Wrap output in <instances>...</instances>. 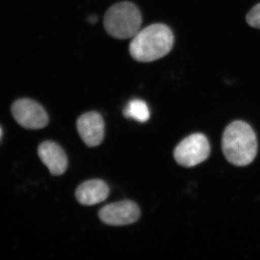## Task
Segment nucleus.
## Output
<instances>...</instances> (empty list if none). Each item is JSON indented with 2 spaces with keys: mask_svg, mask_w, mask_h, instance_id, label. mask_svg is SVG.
Wrapping results in <instances>:
<instances>
[{
  "mask_svg": "<svg viewBox=\"0 0 260 260\" xmlns=\"http://www.w3.org/2000/svg\"><path fill=\"white\" fill-rule=\"evenodd\" d=\"M174 37L167 25L155 23L140 30L130 42V55L140 62H150L167 56L174 46Z\"/></svg>",
  "mask_w": 260,
  "mask_h": 260,
  "instance_id": "nucleus-1",
  "label": "nucleus"
},
{
  "mask_svg": "<svg viewBox=\"0 0 260 260\" xmlns=\"http://www.w3.org/2000/svg\"><path fill=\"white\" fill-rule=\"evenodd\" d=\"M222 150L225 158L233 165H249L257 153V140L254 130L244 121L231 123L223 133Z\"/></svg>",
  "mask_w": 260,
  "mask_h": 260,
  "instance_id": "nucleus-2",
  "label": "nucleus"
},
{
  "mask_svg": "<svg viewBox=\"0 0 260 260\" xmlns=\"http://www.w3.org/2000/svg\"><path fill=\"white\" fill-rule=\"evenodd\" d=\"M141 24L139 9L130 2L113 5L104 16V28L111 37L117 39L134 37L140 31Z\"/></svg>",
  "mask_w": 260,
  "mask_h": 260,
  "instance_id": "nucleus-3",
  "label": "nucleus"
},
{
  "mask_svg": "<svg viewBox=\"0 0 260 260\" xmlns=\"http://www.w3.org/2000/svg\"><path fill=\"white\" fill-rule=\"evenodd\" d=\"M209 142L204 135L200 133L189 135L176 147L174 159L184 167H193L204 162L209 157Z\"/></svg>",
  "mask_w": 260,
  "mask_h": 260,
  "instance_id": "nucleus-4",
  "label": "nucleus"
},
{
  "mask_svg": "<svg viewBox=\"0 0 260 260\" xmlns=\"http://www.w3.org/2000/svg\"><path fill=\"white\" fill-rule=\"evenodd\" d=\"M11 112L15 121L25 129H42L49 123L45 109L31 99H18L12 105Z\"/></svg>",
  "mask_w": 260,
  "mask_h": 260,
  "instance_id": "nucleus-5",
  "label": "nucleus"
},
{
  "mask_svg": "<svg viewBox=\"0 0 260 260\" xmlns=\"http://www.w3.org/2000/svg\"><path fill=\"white\" fill-rule=\"evenodd\" d=\"M99 216L103 223L121 226L138 221L140 217V210L134 202L124 200L106 205L99 211Z\"/></svg>",
  "mask_w": 260,
  "mask_h": 260,
  "instance_id": "nucleus-6",
  "label": "nucleus"
},
{
  "mask_svg": "<svg viewBox=\"0 0 260 260\" xmlns=\"http://www.w3.org/2000/svg\"><path fill=\"white\" fill-rule=\"evenodd\" d=\"M77 128L80 138L87 146L96 147L102 143L105 124L99 113L90 112L80 116L77 121Z\"/></svg>",
  "mask_w": 260,
  "mask_h": 260,
  "instance_id": "nucleus-7",
  "label": "nucleus"
},
{
  "mask_svg": "<svg viewBox=\"0 0 260 260\" xmlns=\"http://www.w3.org/2000/svg\"><path fill=\"white\" fill-rule=\"evenodd\" d=\"M39 158L54 176L64 174L68 169V160L60 145L51 141H46L38 148Z\"/></svg>",
  "mask_w": 260,
  "mask_h": 260,
  "instance_id": "nucleus-8",
  "label": "nucleus"
},
{
  "mask_svg": "<svg viewBox=\"0 0 260 260\" xmlns=\"http://www.w3.org/2000/svg\"><path fill=\"white\" fill-rule=\"evenodd\" d=\"M109 195V188L107 183L101 179H92L80 184L76 191L75 197L81 205H94L107 200Z\"/></svg>",
  "mask_w": 260,
  "mask_h": 260,
  "instance_id": "nucleus-9",
  "label": "nucleus"
},
{
  "mask_svg": "<svg viewBox=\"0 0 260 260\" xmlns=\"http://www.w3.org/2000/svg\"><path fill=\"white\" fill-rule=\"evenodd\" d=\"M126 118H132L140 122H145L150 119V111L144 101L134 99L130 101L123 111Z\"/></svg>",
  "mask_w": 260,
  "mask_h": 260,
  "instance_id": "nucleus-10",
  "label": "nucleus"
},
{
  "mask_svg": "<svg viewBox=\"0 0 260 260\" xmlns=\"http://www.w3.org/2000/svg\"><path fill=\"white\" fill-rule=\"evenodd\" d=\"M246 20L249 26L260 29V3L251 8L246 15Z\"/></svg>",
  "mask_w": 260,
  "mask_h": 260,
  "instance_id": "nucleus-11",
  "label": "nucleus"
}]
</instances>
